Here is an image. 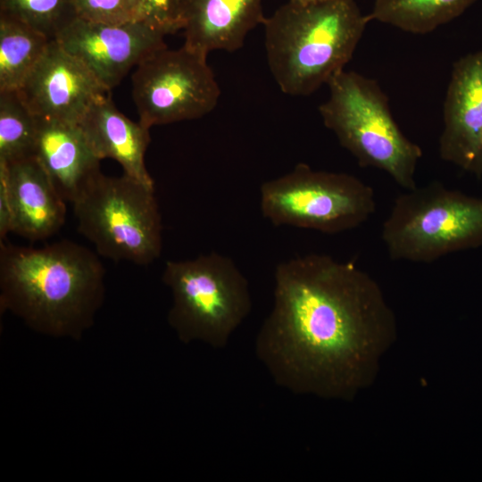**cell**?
<instances>
[{
    "instance_id": "obj_3",
    "label": "cell",
    "mask_w": 482,
    "mask_h": 482,
    "mask_svg": "<svg viewBox=\"0 0 482 482\" xmlns=\"http://www.w3.org/2000/svg\"><path fill=\"white\" fill-rule=\"evenodd\" d=\"M370 21L354 0H289L265 17L267 62L280 90L305 96L328 84L350 62Z\"/></svg>"
},
{
    "instance_id": "obj_16",
    "label": "cell",
    "mask_w": 482,
    "mask_h": 482,
    "mask_svg": "<svg viewBox=\"0 0 482 482\" xmlns=\"http://www.w3.org/2000/svg\"><path fill=\"white\" fill-rule=\"evenodd\" d=\"M183 46L207 56L234 52L265 19L262 0H185Z\"/></svg>"
},
{
    "instance_id": "obj_5",
    "label": "cell",
    "mask_w": 482,
    "mask_h": 482,
    "mask_svg": "<svg viewBox=\"0 0 482 482\" xmlns=\"http://www.w3.org/2000/svg\"><path fill=\"white\" fill-rule=\"evenodd\" d=\"M162 280L172 296L167 321L184 344L224 348L251 312L249 282L227 255L167 261Z\"/></svg>"
},
{
    "instance_id": "obj_4",
    "label": "cell",
    "mask_w": 482,
    "mask_h": 482,
    "mask_svg": "<svg viewBox=\"0 0 482 482\" xmlns=\"http://www.w3.org/2000/svg\"><path fill=\"white\" fill-rule=\"evenodd\" d=\"M329 96L319 107L324 126L362 167L386 172L406 190L417 187L422 150L395 122L378 83L355 71H341L327 84Z\"/></svg>"
},
{
    "instance_id": "obj_15",
    "label": "cell",
    "mask_w": 482,
    "mask_h": 482,
    "mask_svg": "<svg viewBox=\"0 0 482 482\" xmlns=\"http://www.w3.org/2000/svg\"><path fill=\"white\" fill-rule=\"evenodd\" d=\"M78 125L100 161L112 159L120 164L124 174L154 187L145 163L150 129L121 113L110 94L95 100Z\"/></svg>"
},
{
    "instance_id": "obj_2",
    "label": "cell",
    "mask_w": 482,
    "mask_h": 482,
    "mask_svg": "<svg viewBox=\"0 0 482 482\" xmlns=\"http://www.w3.org/2000/svg\"><path fill=\"white\" fill-rule=\"evenodd\" d=\"M105 270L98 255L68 239L42 247L0 242V310L32 329L79 338L102 306Z\"/></svg>"
},
{
    "instance_id": "obj_7",
    "label": "cell",
    "mask_w": 482,
    "mask_h": 482,
    "mask_svg": "<svg viewBox=\"0 0 482 482\" xmlns=\"http://www.w3.org/2000/svg\"><path fill=\"white\" fill-rule=\"evenodd\" d=\"M381 237L394 261L428 263L477 248L482 245V199L438 181L406 190L395 200Z\"/></svg>"
},
{
    "instance_id": "obj_21",
    "label": "cell",
    "mask_w": 482,
    "mask_h": 482,
    "mask_svg": "<svg viewBox=\"0 0 482 482\" xmlns=\"http://www.w3.org/2000/svg\"><path fill=\"white\" fill-rule=\"evenodd\" d=\"M76 16L100 23L137 21L140 0H72Z\"/></svg>"
},
{
    "instance_id": "obj_19",
    "label": "cell",
    "mask_w": 482,
    "mask_h": 482,
    "mask_svg": "<svg viewBox=\"0 0 482 482\" xmlns=\"http://www.w3.org/2000/svg\"><path fill=\"white\" fill-rule=\"evenodd\" d=\"M36 116L17 91L0 92V162L11 163L33 156Z\"/></svg>"
},
{
    "instance_id": "obj_20",
    "label": "cell",
    "mask_w": 482,
    "mask_h": 482,
    "mask_svg": "<svg viewBox=\"0 0 482 482\" xmlns=\"http://www.w3.org/2000/svg\"><path fill=\"white\" fill-rule=\"evenodd\" d=\"M0 13L54 40L77 16L72 0H0Z\"/></svg>"
},
{
    "instance_id": "obj_11",
    "label": "cell",
    "mask_w": 482,
    "mask_h": 482,
    "mask_svg": "<svg viewBox=\"0 0 482 482\" xmlns=\"http://www.w3.org/2000/svg\"><path fill=\"white\" fill-rule=\"evenodd\" d=\"M37 117L78 124L97 98L110 94L78 59L55 39L17 90Z\"/></svg>"
},
{
    "instance_id": "obj_14",
    "label": "cell",
    "mask_w": 482,
    "mask_h": 482,
    "mask_svg": "<svg viewBox=\"0 0 482 482\" xmlns=\"http://www.w3.org/2000/svg\"><path fill=\"white\" fill-rule=\"evenodd\" d=\"M33 156L66 202L71 204L101 172L100 160L78 124L37 117Z\"/></svg>"
},
{
    "instance_id": "obj_17",
    "label": "cell",
    "mask_w": 482,
    "mask_h": 482,
    "mask_svg": "<svg viewBox=\"0 0 482 482\" xmlns=\"http://www.w3.org/2000/svg\"><path fill=\"white\" fill-rule=\"evenodd\" d=\"M50 41L25 23L0 13V92L19 89Z\"/></svg>"
},
{
    "instance_id": "obj_13",
    "label": "cell",
    "mask_w": 482,
    "mask_h": 482,
    "mask_svg": "<svg viewBox=\"0 0 482 482\" xmlns=\"http://www.w3.org/2000/svg\"><path fill=\"white\" fill-rule=\"evenodd\" d=\"M0 195L11 214V232L31 242L55 235L66 218V201L34 157L0 162Z\"/></svg>"
},
{
    "instance_id": "obj_1",
    "label": "cell",
    "mask_w": 482,
    "mask_h": 482,
    "mask_svg": "<svg viewBox=\"0 0 482 482\" xmlns=\"http://www.w3.org/2000/svg\"><path fill=\"white\" fill-rule=\"evenodd\" d=\"M395 337V314L374 278L352 262L309 253L276 266L255 353L278 386L352 400Z\"/></svg>"
},
{
    "instance_id": "obj_9",
    "label": "cell",
    "mask_w": 482,
    "mask_h": 482,
    "mask_svg": "<svg viewBox=\"0 0 482 482\" xmlns=\"http://www.w3.org/2000/svg\"><path fill=\"white\" fill-rule=\"evenodd\" d=\"M131 81L138 121L147 129L199 119L220 96L207 56L185 46L154 52L136 66Z\"/></svg>"
},
{
    "instance_id": "obj_18",
    "label": "cell",
    "mask_w": 482,
    "mask_h": 482,
    "mask_svg": "<svg viewBox=\"0 0 482 482\" xmlns=\"http://www.w3.org/2000/svg\"><path fill=\"white\" fill-rule=\"evenodd\" d=\"M476 0H375L370 20L412 34L429 33L460 16Z\"/></svg>"
},
{
    "instance_id": "obj_22",
    "label": "cell",
    "mask_w": 482,
    "mask_h": 482,
    "mask_svg": "<svg viewBox=\"0 0 482 482\" xmlns=\"http://www.w3.org/2000/svg\"><path fill=\"white\" fill-rule=\"evenodd\" d=\"M185 0H140L137 21L166 36L184 28Z\"/></svg>"
},
{
    "instance_id": "obj_10",
    "label": "cell",
    "mask_w": 482,
    "mask_h": 482,
    "mask_svg": "<svg viewBox=\"0 0 482 482\" xmlns=\"http://www.w3.org/2000/svg\"><path fill=\"white\" fill-rule=\"evenodd\" d=\"M164 37L140 21L109 24L76 17L55 40L111 91L133 67L167 46Z\"/></svg>"
},
{
    "instance_id": "obj_6",
    "label": "cell",
    "mask_w": 482,
    "mask_h": 482,
    "mask_svg": "<svg viewBox=\"0 0 482 482\" xmlns=\"http://www.w3.org/2000/svg\"><path fill=\"white\" fill-rule=\"evenodd\" d=\"M78 230L98 255L145 266L162 250V224L154 187L123 173L100 172L72 203Z\"/></svg>"
},
{
    "instance_id": "obj_23",
    "label": "cell",
    "mask_w": 482,
    "mask_h": 482,
    "mask_svg": "<svg viewBox=\"0 0 482 482\" xmlns=\"http://www.w3.org/2000/svg\"><path fill=\"white\" fill-rule=\"evenodd\" d=\"M291 1H294V2H296V3H299V4H306L315 3V2H319V1H322V0H291Z\"/></svg>"
},
{
    "instance_id": "obj_12",
    "label": "cell",
    "mask_w": 482,
    "mask_h": 482,
    "mask_svg": "<svg viewBox=\"0 0 482 482\" xmlns=\"http://www.w3.org/2000/svg\"><path fill=\"white\" fill-rule=\"evenodd\" d=\"M439 138L442 160L482 178V50L453 65Z\"/></svg>"
},
{
    "instance_id": "obj_8",
    "label": "cell",
    "mask_w": 482,
    "mask_h": 482,
    "mask_svg": "<svg viewBox=\"0 0 482 482\" xmlns=\"http://www.w3.org/2000/svg\"><path fill=\"white\" fill-rule=\"evenodd\" d=\"M260 209L275 227L337 234L368 220L376 202L372 187L355 176L317 170L301 162L261 185Z\"/></svg>"
}]
</instances>
